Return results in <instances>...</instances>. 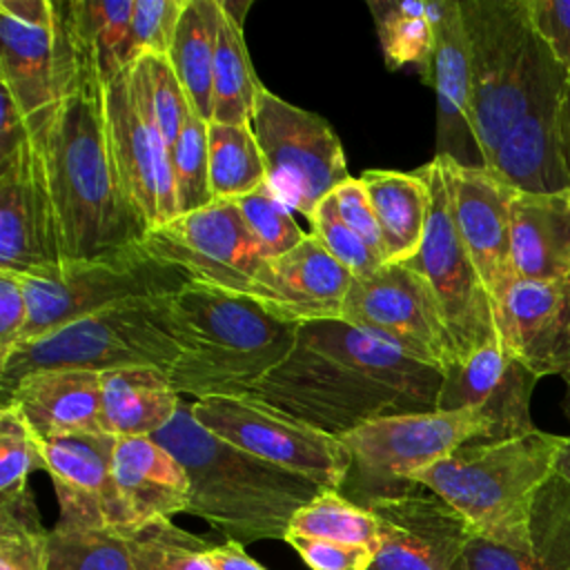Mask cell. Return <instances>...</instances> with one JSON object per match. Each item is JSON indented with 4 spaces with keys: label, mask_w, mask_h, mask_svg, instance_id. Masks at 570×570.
<instances>
[{
    "label": "cell",
    "mask_w": 570,
    "mask_h": 570,
    "mask_svg": "<svg viewBox=\"0 0 570 570\" xmlns=\"http://www.w3.org/2000/svg\"><path fill=\"white\" fill-rule=\"evenodd\" d=\"M29 321L27 296L13 272L0 269V365L11 356Z\"/></svg>",
    "instance_id": "cell-50"
},
{
    "label": "cell",
    "mask_w": 570,
    "mask_h": 570,
    "mask_svg": "<svg viewBox=\"0 0 570 570\" xmlns=\"http://www.w3.org/2000/svg\"><path fill=\"white\" fill-rule=\"evenodd\" d=\"M387 69L414 65L425 85L432 82L436 33L421 0H370L367 2Z\"/></svg>",
    "instance_id": "cell-34"
},
{
    "label": "cell",
    "mask_w": 570,
    "mask_h": 570,
    "mask_svg": "<svg viewBox=\"0 0 570 570\" xmlns=\"http://www.w3.org/2000/svg\"><path fill=\"white\" fill-rule=\"evenodd\" d=\"M49 570H136L127 539L107 528L49 530Z\"/></svg>",
    "instance_id": "cell-40"
},
{
    "label": "cell",
    "mask_w": 570,
    "mask_h": 570,
    "mask_svg": "<svg viewBox=\"0 0 570 570\" xmlns=\"http://www.w3.org/2000/svg\"><path fill=\"white\" fill-rule=\"evenodd\" d=\"M285 543L309 570H370L374 559L372 548L314 537H285Z\"/></svg>",
    "instance_id": "cell-47"
},
{
    "label": "cell",
    "mask_w": 570,
    "mask_h": 570,
    "mask_svg": "<svg viewBox=\"0 0 570 570\" xmlns=\"http://www.w3.org/2000/svg\"><path fill=\"white\" fill-rule=\"evenodd\" d=\"M22 412L40 439L80 432H102V372L45 370L20 381L0 399V407Z\"/></svg>",
    "instance_id": "cell-26"
},
{
    "label": "cell",
    "mask_w": 570,
    "mask_h": 570,
    "mask_svg": "<svg viewBox=\"0 0 570 570\" xmlns=\"http://www.w3.org/2000/svg\"><path fill=\"white\" fill-rule=\"evenodd\" d=\"M430 189V212L419 252L403 261L432 287L452 334L459 361L479 347L501 341L494 303L485 289L452 218V205L436 158L416 169Z\"/></svg>",
    "instance_id": "cell-12"
},
{
    "label": "cell",
    "mask_w": 570,
    "mask_h": 570,
    "mask_svg": "<svg viewBox=\"0 0 570 570\" xmlns=\"http://www.w3.org/2000/svg\"><path fill=\"white\" fill-rule=\"evenodd\" d=\"M191 416L214 436L323 490H343L352 470L345 443L249 396L191 401Z\"/></svg>",
    "instance_id": "cell-10"
},
{
    "label": "cell",
    "mask_w": 570,
    "mask_h": 570,
    "mask_svg": "<svg viewBox=\"0 0 570 570\" xmlns=\"http://www.w3.org/2000/svg\"><path fill=\"white\" fill-rule=\"evenodd\" d=\"M494 318L503 347L530 372L570 381V281L514 278Z\"/></svg>",
    "instance_id": "cell-21"
},
{
    "label": "cell",
    "mask_w": 570,
    "mask_h": 570,
    "mask_svg": "<svg viewBox=\"0 0 570 570\" xmlns=\"http://www.w3.org/2000/svg\"><path fill=\"white\" fill-rule=\"evenodd\" d=\"M559 147H561L566 171L570 176V76L566 80L561 105H559Z\"/></svg>",
    "instance_id": "cell-53"
},
{
    "label": "cell",
    "mask_w": 570,
    "mask_h": 570,
    "mask_svg": "<svg viewBox=\"0 0 570 570\" xmlns=\"http://www.w3.org/2000/svg\"><path fill=\"white\" fill-rule=\"evenodd\" d=\"M183 396L169 374L151 365H129L102 372V432L120 436H154L178 412Z\"/></svg>",
    "instance_id": "cell-30"
},
{
    "label": "cell",
    "mask_w": 570,
    "mask_h": 570,
    "mask_svg": "<svg viewBox=\"0 0 570 570\" xmlns=\"http://www.w3.org/2000/svg\"><path fill=\"white\" fill-rule=\"evenodd\" d=\"M105 111L125 196L149 234L178 216L171 154L140 116L127 67L105 82Z\"/></svg>",
    "instance_id": "cell-17"
},
{
    "label": "cell",
    "mask_w": 570,
    "mask_h": 570,
    "mask_svg": "<svg viewBox=\"0 0 570 570\" xmlns=\"http://www.w3.org/2000/svg\"><path fill=\"white\" fill-rule=\"evenodd\" d=\"M171 178L178 216L214 203L207 165V122L194 109L171 151Z\"/></svg>",
    "instance_id": "cell-42"
},
{
    "label": "cell",
    "mask_w": 570,
    "mask_h": 570,
    "mask_svg": "<svg viewBox=\"0 0 570 570\" xmlns=\"http://www.w3.org/2000/svg\"><path fill=\"white\" fill-rule=\"evenodd\" d=\"M176 356L169 296L125 301L20 343L0 365V399L45 370L107 372L151 365L169 374Z\"/></svg>",
    "instance_id": "cell-7"
},
{
    "label": "cell",
    "mask_w": 570,
    "mask_h": 570,
    "mask_svg": "<svg viewBox=\"0 0 570 570\" xmlns=\"http://www.w3.org/2000/svg\"><path fill=\"white\" fill-rule=\"evenodd\" d=\"M312 225V236L321 240V245L345 267L354 278H367L387 265L376 252L367 247V243L354 234L343 218L338 216L334 194L323 198L314 212L307 216Z\"/></svg>",
    "instance_id": "cell-45"
},
{
    "label": "cell",
    "mask_w": 570,
    "mask_h": 570,
    "mask_svg": "<svg viewBox=\"0 0 570 570\" xmlns=\"http://www.w3.org/2000/svg\"><path fill=\"white\" fill-rule=\"evenodd\" d=\"M58 98L36 134L45 156L67 261L140 247L147 227L131 209L111 151L105 78L71 0L53 2Z\"/></svg>",
    "instance_id": "cell-1"
},
{
    "label": "cell",
    "mask_w": 570,
    "mask_h": 570,
    "mask_svg": "<svg viewBox=\"0 0 570 570\" xmlns=\"http://www.w3.org/2000/svg\"><path fill=\"white\" fill-rule=\"evenodd\" d=\"M169 325L178 347L169 381L194 401L243 396L289 356L298 330L247 294L196 281L169 296Z\"/></svg>",
    "instance_id": "cell-3"
},
{
    "label": "cell",
    "mask_w": 570,
    "mask_h": 570,
    "mask_svg": "<svg viewBox=\"0 0 570 570\" xmlns=\"http://www.w3.org/2000/svg\"><path fill=\"white\" fill-rule=\"evenodd\" d=\"M534 33L570 76V0H528Z\"/></svg>",
    "instance_id": "cell-48"
},
{
    "label": "cell",
    "mask_w": 570,
    "mask_h": 570,
    "mask_svg": "<svg viewBox=\"0 0 570 570\" xmlns=\"http://www.w3.org/2000/svg\"><path fill=\"white\" fill-rule=\"evenodd\" d=\"M45 470L42 439L13 405L0 407V499L29 490V474Z\"/></svg>",
    "instance_id": "cell-43"
},
{
    "label": "cell",
    "mask_w": 570,
    "mask_h": 570,
    "mask_svg": "<svg viewBox=\"0 0 570 570\" xmlns=\"http://www.w3.org/2000/svg\"><path fill=\"white\" fill-rule=\"evenodd\" d=\"M338 318L441 372L459 361L432 287L405 263H387L367 278H354Z\"/></svg>",
    "instance_id": "cell-13"
},
{
    "label": "cell",
    "mask_w": 570,
    "mask_h": 570,
    "mask_svg": "<svg viewBox=\"0 0 570 570\" xmlns=\"http://www.w3.org/2000/svg\"><path fill=\"white\" fill-rule=\"evenodd\" d=\"M443 372L343 321L301 323L289 356L243 396L336 439L394 414L436 412Z\"/></svg>",
    "instance_id": "cell-2"
},
{
    "label": "cell",
    "mask_w": 570,
    "mask_h": 570,
    "mask_svg": "<svg viewBox=\"0 0 570 570\" xmlns=\"http://www.w3.org/2000/svg\"><path fill=\"white\" fill-rule=\"evenodd\" d=\"M285 537H314L376 550L379 521L372 510L347 499L341 490H321L294 514Z\"/></svg>",
    "instance_id": "cell-37"
},
{
    "label": "cell",
    "mask_w": 570,
    "mask_h": 570,
    "mask_svg": "<svg viewBox=\"0 0 570 570\" xmlns=\"http://www.w3.org/2000/svg\"><path fill=\"white\" fill-rule=\"evenodd\" d=\"M151 439L187 472V512L240 543L283 541L294 514L323 490L214 436L191 416V403L185 399L176 416Z\"/></svg>",
    "instance_id": "cell-4"
},
{
    "label": "cell",
    "mask_w": 570,
    "mask_h": 570,
    "mask_svg": "<svg viewBox=\"0 0 570 570\" xmlns=\"http://www.w3.org/2000/svg\"><path fill=\"white\" fill-rule=\"evenodd\" d=\"M207 559L214 570H267L245 550L240 541H234V539L214 543L207 550Z\"/></svg>",
    "instance_id": "cell-52"
},
{
    "label": "cell",
    "mask_w": 570,
    "mask_h": 570,
    "mask_svg": "<svg viewBox=\"0 0 570 570\" xmlns=\"http://www.w3.org/2000/svg\"><path fill=\"white\" fill-rule=\"evenodd\" d=\"M142 247L196 283L247 294L269 261L234 200H214L151 229Z\"/></svg>",
    "instance_id": "cell-14"
},
{
    "label": "cell",
    "mask_w": 570,
    "mask_h": 570,
    "mask_svg": "<svg viewBox=\"0 0 570 570\" xmlns=\"http://www.w3.org/2000/svg\"><path fill=\"white\" fill-rule=\"evenodd\" d=\"M361 180L381 227L385 261L403 263L412 258L421 247L430 212L425 178L419 171L370 169Z\"/></svg>",
    "instance_id": "cell-31"
},
{
    "label": "cell",
    "mask_w": 570,
    "mask_h": 570,
    "mask_svg": "<svg viewBox=\"0 0 570 570\" xmlns=\"http://www.w3.org/2000/svg\"><path fill=\"white\" fill-rule=\"evenodd\" d=\"M510 256L517 278L570 281V189L510 200Z\"/></svg>",
    "instance_id": "cell-27"
},
{
    "label": "cell",
    "mask_w": 570,
    "mask_h": 570,
    "mask_svg": "<svg viewBox=\"0 0 570 570\" xmlns=\"http://www.w3.org/2000/svg\"><path fill=\"white\" fill-rule=\"evenodd\" d=\"M73 13L96 49L105 82L125 67L134 0H71Z\"/></svg>",
    "instance_id": "cell-41"
},
{
    "label": "cell",
    "mask_w": 570,
    "mask_h": 570,
    "mask_svg": "<svg viewBox=\"0 0 570 570\" xmlns=\"http://www.w3.org/2000/svg\"><path fill=\"white\" fill-rule=\"evenodd\" d=\"M554 472L570 485V436H563V443H561L559 454H557Z\"/></svg>",
    "instance_id": "cell-54"
},
{
    "label": "cell",
    "mask_w": 570,
    "mask_h": 570,
    "mask_svg": "<svg viewBox=\"0 0 570 570\" xmlns=\"http://www.w3.org/2000/svg\"><path fill=\"white\" fill-rule=\"evenodd\" d=\"M490 423L474 410L394 414L367 421L341 436L352 454L345 485L367 505L383 497L414 492L412 479L474 439L490 441ZM343 485V488H345Z\"/></svg>",
    "instance_id": "cell-9"
},
{
    "label": "cell",
    "mask_w": 570,
    "mask_h": 570,
    "mask_svg": "<svg viewBox=\"0 0 570 570\" xmlns=\"http://www.w3.org/2000/svg\"><path fill=\"white\" fill-rule=\"evenodd\" d=\"M261 80L247 53L243 27L236 24L220 7L218 42L214 58V91H212V122L249 125Z\"/></svg>",
    "instance_id": "cell-33"
},
{
    "label": "cell",
    "mask_w": 570,
    "mask_h": 570,
    "mask_svg": "<svg viewBox=\"0 0 570 570\" xmlns=\"http://www.w3.org/2000/svg\"><path fill=\"white\" fill-rule=\"evenodd\" d=\"M354 283L316 236L307 234L294 249L269 258L249 292L269 314L287 323L338 318Z\"/></svg>",
    "instance_id": "cell-23"
},
{
    "label": "cell",
    "mask_w": 570,
    "mask_h": 570,
    "mask_svg": "<svg viewBox=\"0 0 570 570\" xmlns=\"http://www.w3.org/2000/svg\"><path fill=\"white\" fill-rule=\"evenodd\" d=\"M125 539L136 570H214L207 559L214 541L178 528L171 519L149 521Z\"/></svg>",
    "instance_id": "cell-38"
},
{
    "label": "cell",
    "mask_w": 570,
    "mask_h": 570,
    "mask_svg": "<svg viewBox=\"0 0 570 570\" xmlns=\"http://www.w3.org/2000/svg\"><path fill=\"white\" fill-rule=\"evenodd\" d=\"M332 194H334L336 209H338V216L343 218V223L354 234H358L367 243V247L372 252H376L385 261V247H383L381 227H379V220H376L374 209L370 205V198H367V191L363 187V180L350 176Z\"/></svg>",
    "instance_id": "cell-49"
},
{
    "label": "cell",
    "mask_w": 570,
    "mask_h": 570,
    "mask_svg": "<svg viewBox=\"0 0 570 570\" xmlns=\"http://www.w3.org/2000/svg\"><path fill=\"white\" fill-rule=\"evenodd\" d=\"M65 261L45 156L33 129L24 145L0 160V269L27 274Z\"/></svg>",
    "instance_id": "cell-15"
},
{
    "label": "cell",
    "mask_w": 570,
    "mask_h": 570,
    "mask_svg": "<svg viewBox=\"0 0 570 570\" xmlns=\"http://www.w3.org/2000/svg\"><path fill=\"white\" fill-rule=\"evenodd\" d=\"M428 16L434 24L436 49L432 87L436 94V154L465 167H483L474 118L470 53L459 0H430Z\"/></svg>",
    "instance_id": "cell-24"
},
{
    "label": "cell",
    "mask_w": 570,
    "mask_h": 570,
    "mask_svg": "<svg viewBox=\"0 0 570 570\" xmlns=\"http://www.w3.org/2000/svg\"><path fill=\"white\" fill-rule=\"evenodd\" d=\"M234 203L267 258L294 249L307 236L294 220L292 209L274 196L267 183Z\"/></svg>",
    "instance_id": "cell-44"
},
{
    "label": "cell",
    "mask_w": 570,
    "mask_h": 570,
    "mask_svg": "<svg viewBox=\"0 0 570 570\" xmlns=\"http://www.w3.org/2000/svg\"><path fill=\"white\" fill-rule=\"evenodd\" d=\"M252 131L263 151L267 185L274 196L305 218L347 174L343 145L330 122L269 89H261Z\"/></svg>",
    "instance_id": "cell-11"
},
{
    "label": "cell",
    "mask_w": 570,
    "mask_h": 570,
    "mask_svg": "<svg viewBox=\"0 0 570 570\" xmlns=\"http://www.w3.org/2000/svg\"><path fill=\"white\" fill-rule=\"evenodd\" d=\"M185 0H134L127 40V67L145 53L167 56L178 29Z\"/></svg>",
    "instance_id": "cell-46"
},
{
    "label": "cell",
    "mask_w": 570,
    "mask_h": 570,
    "mask_svg": "<svg viewBox=\"0 0 570 570\" xmlns=\"http://www.w3.org/2000/svg\"><path fill=\"white\" fill-rule=\"evenodd\" d=\"M49 530L31 490L0 499V570H49Z\"/></svg>",
    "instance_id": "cell-39"
},
{
    "label": "cell",
    "mask_w": 570,
    "mask_h": 570,
    "mask_svg": "<svg viewBox=\"0 0 570 570\" xmlns=\"http://www.w3.org/2000/svg\"><path fill=\"white\" fill-rule=\"evenodd\" d=\"M379 521L370 570H468L465 519L432 492L383 497L365 505Z\"/></svg>",
    "instance_id": "cell-16"
},
{
    "label": "cell",
    "mask_w": 570,
    "mask_h": 570,
    "mask_svg": "<svg viewBox=\"0 0 570 570\" xmlns=\"http://www.w3.org/2000/svg\"><path fill=\"white\" fill-rule=\"evenodd\" d=\"M220 0H185L178 29L167 53L189 107L212 122L214 58L218 42Z\"/></svg>",
    "instance_id": "cell-32"
},
{
    "label": "cell",
    "mask_w": 570,
    "mask_h": 570,
    "mask_svg": "<svg viewBox=\"0 0 570 570\" xmlns=\"http://www.w3.org/2000/svg\"><path fill=\"white\" fill-rule=\"evenodd\" d=\"M207 165L214 200H236L267 183L252 125L207 122Z\"/></svg>",
    "instance_id": "cell-36"
},
{
    "label": "cell",
    "mask_w": 570,
    "mask_h": 570,
    "mask_svg": "<svg viewBox=\"0 0 570 570\" xmlns=\"http://www.w3.org/2000/svg\"><path fill=\"white\" fill-rule=\"evenodd\" d=\"M220 7H223V11H225L236 24L243 27V18H245V13L249 11L252 2H247V0H220Z\"/></svg>",
    "instance_id": "cell-55"
},
{
    "label": "cell",
    "mask_w": 570,
    "mask_h": 570,
    "mask_svg": "<svg viewBox=\"0 0 570 570\" xmlns=\"http://www.w3.org/2000/svg\"><path fill=\"white\" fill-rule=\"evenodd\" d=\"M472 80V118L483 167L525 114L552 58L532 29L528 0H459Z\"/></svg>",
    "instance_id": "cell-6"
},
{
    "label": "cell",
    "mask_w": 570,
    "mask_h": 570,
    "mask_svg": "<svg viewBox=\"0 0 570 570\" xmlns=\"http://www.w3.org/2000/svg\"><path fill=\"white\" fill-rule=\"evenodd\" d=\"M0 160L9 158L20 145H24L33 129L27 120V116L22 114V109L18 107V102L11 98V94L7 89L0 87Z\"/></svg>",
    "instance_id": "cell-51"
},
{
    "label": "cell",
    "mask_w": 570,
    "mask_h": 570,
    "mask_svg": "<svg viewBox=\"0 0 570 570\" xmlns=\"http://www.w3.org/2000/svg\"><path fill=\"white\" fill-rule=\"evenodd\" d=\"M116 436L80 432L42 439L45 472L51 476L65 528H107L125 537V517L114 485Z\"/></svg>",
    "instance_id": "cell-20"
},
{
    "label": "cell",
    "mask_w": 570,
    "mask_h": 570,
    "mask_svg": "<svg viewBox=\"0 0 570 570\" xmlns=\"http://www.w3.org/2000/svg\"><path fill=\"white\" fill-rule=\"evenodd\" d=\"M441 165L456 232L492 296V303L517 278L510 256V200L514 187L488 167H465L434 156Z\"/></svg>",
    "instance_id": "cell-18"
},
{
    "label": "cell",
    "mask_w": 570,
    "mask_h": 570,
    "mask_svg": "<svg viewBox=\"0 0 570 570\" xmlns=\"http://www.w3.org/2000/svg\"><path fill=\"white\" fill-rule=\"evenodd\" d=\"M16 276L29 307L20 343L111 305L171 296L194 283L187 272L151 256L142 245L114 256L65 261Z\"/></svg>",
    "instance_id": "cell-8"
},
{
    "label": "cell",
    "mask_w": 570,
    "mask_h": 570,
    "mask_svg": "<svg viewBox=\"0 0 570 570\" xmlns=\"http://www.w3.org/2000/svg\"><path fill=\"white\" fill-rule=\"evenodd\" d=\"M563 412L570 421V381H566V396H563Z\"/></svg>",
    "instance_id": "cell-56"
},
{
    "label": "cell",
    "mask_w": 570,
    "mask_h": 570,
    "mask_svg": "<svg viewBox=\"0 0 570 570\" xmlns=\"http://www.w3.org/2000/svg\"><path fill=\"white\" fill-rule=\"evenodd\" d=\"M53 22L38 24L0 11V87L31 127L45 122L58 98Z\"/></svg>",
    "instance_id": "cell-28"
},
{
    "label": "cell",
    "mask_w": 570,
    "mask_h": 570,
    "mask_svg": "<svg viewBox=\"0 0 570 570\" xmlns=\"http://www.w3.org/2000/svg\"><path fill=\"white\" fill-rule=\"evenodd\" d=\"M114 485L125 517V537L149 521L187 512L189 505L185 468L151 436L116 439Z\"/></svg>",
    "instance_id": "cell-25"
},
{
    "label": "cell",
    "mask_w": 570,
    "mask_h": 570,
    "mask_svg": "<svg viewBox=\"0 0 570 570\" xmlns=\"http://www.w3.org/2000/svg\"><path fill=\"white\" fill-rule=\"evenodd\" d=\"M530 543V552H523L472 534L465 548V568L570 570V485L557 472L534 497Z\"/></svg>",
    "instance_id": "cell-29"
},
{
    "label": "cell",
    "mask_w": 570,
    "mask_h": 570,
    "mask_svg": "<svg viewBox=\"0 0 570 570\" xmlns=\"http://www.w3.org/2000/svg\"><path fill=\"white\" fill-rule=\"evenodd\" d=\"M568 73L550 58L525 114L508 131L488 169L510 187L528 194H557L570 189L559 147V105Z\"/></svg>",
    "instance_id": "cell-22"
},
{
    "label": "cell",
    "mask_w": 570,
    "mask_h": 570,
    "mask_svg": "<svg viewBox=\"0 0 570 570\" xmlns=\"http://www.w3.org/2000/svg\"><path fill=\"white\" fill-rule=\"evenodd\" d=\"M127 73L140 116L171 154L191 107L169 58L160 53H145L127 67Z\"/></svg>",
    "instance_id": "cell-35"
},
{
    "label": "cell",
    "mask_w": 570,
    "mask_h": 570,
    "mask_svg": "<svg viewBox=\"0 0 570 570\" xmlns=\"http://www.w3.org/2000/svg\"><path fill=\"white\" fill-rule=\"evenodd\" d=\"M563 436L532 430L510 439H474L412 483L456 510L472 534L530 552L537 492L554 474Z\"/></svg>",
    "instance_id": "cell-5"
},
{
    "label": "cell",
    "mask_w": 570,
    "mask_h": 570,
    "mask_svg": "<svg viewBox=\"0 0 570 570\" xmlns=\"http://www.w3.org/2000/svg\"><path fill=\"white\" fill-rule=\"evenodd\" d=\"M539 376L517 361L501 341H492L443 372L439 412L474 410L492 430L490 441L537 430L530 399Z\"/></svg>",
    "instance_id": "cell-19"
}]
</instances>
